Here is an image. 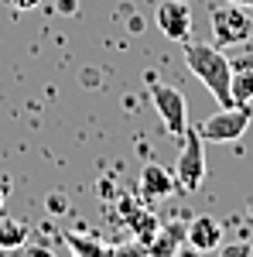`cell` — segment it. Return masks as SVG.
I'll return each mask as SVG.
<instances>
[{
    "instance_id": "1",
    "label": "cell",
    "mask_w": 253,
    "mask_h": 257,
    "mask_svg": "<svg viewBox=\"0 0 253 257\" xmlns=\"http://www.w3.org/2000/svg\"><path fill=\"white\" fill-rule=\"evenodd\" d=\"M181 52H185L188 72L219 99V106H233V93H229L233 62L226 59V52L215 48V45H202V41H188V38H185V45H181Z\"/></svg>"
},
{
    "instance_id": "2",
    "label": "cell",
    "mask_w": 253,
    "mask_h": 257,
    "mask_svg": "<svg viewBox=\"0 0 253 257\" xmlns=\"http://www.w3.org/2000/svg\"><path fill=\"white\" fill-rule=\"evenodd\" d=\"M212 35H215V45H222V48L246 45L253 38L250 7H239V4H229V0L212 7Z\"/></svg>"
},
{
    "instance_id": "3",
    "label": "cell",
    "mask_w": 253,
    "mask_h": 257,
    "mask_svg": "<svg viewBox=\"0 0 253 257\" xmlns=\"http://www.w3.org/2000/svg\"><path fill=\"white\" fill-rule=\"evenodd\" d=\"M250 103H233V106H219L209 120H202L195 131L202 141H239L250 127Z\"/></svg>"
},
{
    "instance_id": "4",
    "label": "cell",
    "mask_w": 253,
    "mask_h": 257,
    "mask_svg": "<svg viewBox=\"0 0 253 257\" xmlns=\"http://www.w3.org/2000/svg\"><path fill=\"white\" fill-rule=\"evenodd\" d=\"M175 182L181 192H198V185L205 182V151H202V138H198L195 127H188L181 134V155H178Z\"/></svg>"
},
{
    "instance_id": "5",
    "label": "cell",
    "mask_w": 253,
    "mask_h": 257,
    "mask_svg": "<svg viewBox=\"0 0 253 257\" xmlns=\"http://www.w3.org/2000/svg\"><path fill=\"white\" fill-rule=\"evenodd\" d=\"M151 103H154L161 123L168 127V134L181 138L188 131V106H185L181 89L168 86V82H151Z\"/></svg>"
},
{
    "instance_id": "6",
    "label": "cell",
    "mask_w": 253,
    "mask_h": 257,
    "mask_svg": "<svg viewBox=\"0 0 253 257\" xmlns=\"http://www.w3.org/2000/svg\"><path fill=\"white\" fill-rule=\"evenodd\" d=\"M154 21H157V31H161L164 38H171V41H185L188 31H192V11H188L185 0H164V4L157 7Z\"/></svg>"
},
{
    "instance_id": "7",
    "label": "cell",
    "mask_w": 253,
    "mask_h": 257,
    "mask_svg": "<svg viewBox=\"0 0 253 257\" xmlns=\"http://www.w3.org/2000/svg\"><path fill=\"white\" fill-rule=\"evenodd\" d=\"M188 243V219H171V223H161L157 233L144 247H147V257H175L178 247Z\"/></svg>"
},
{
    "instance_id": "8",
    "label": "cell",
    "mask_w": 253,
    "mask_h": 257,
    "mask_svg": "<svg viewBox=\"0 0 253 257\" xmlns=\"http://www.w3.org/2000/svg\"><path fill=\"white\" fill-rule=\"evenodd\" d=\"M188 243L198 254H212L215 247L222 243V226L215 216H195L188 219Z\"/></svg>"
},
{
    "instance_id": "9",
    "label": "cell",
    "mask_w": 253,
    "mask_h": 257,
    "mask_svg": "<svg viewBox=\"0 0 253 257\" xmlns=\"http://www.w3.org/2000/svg\"><path fill=\"white\" fill-rule=\"evenodd\" d=\"M175 189H178V182L168 168H161L154 161H147L140 168V192H144V199H164V196H171Z\"/></svg>"
},
{
    "instance_id": "10",
    "label": "cell",
    "mask_w": 253,
    "mask_h": 257,
    "mask_svg": "<svg viewBox=\"0 0 253 257\" xmlns=\"http://www.w3.org/2000/svg\"><path fill=\"white\" fill-rule=\"evenodd\" d=\"M229 93H233V103H250V99H253V59L233 62Z\"/></svg>"
},
{
    "instance_id": "11",
    "label": "cell",
    "mask_w": 253,
    "mask_h": 257,
    "mask_svg": "<svg viewBox=\"0 0 253 257\" xmlns=\"http://www.w3.org/2000/svg\"><path fill=\"white\" fill-rule=\"evenodd\" d=\"M123 226H127V230L134 233V240H140V243H147V240H151V237L157 233L161 219H157L154 213L147 209V206H137L134 213H130V216L123 219Z\"/></svg>"
},
{
    "instance_id": "12",
    "label": "cell",
    "mask_w": 253,
    "mask_h": 257,
    "mask_svg": "<svg viewBox=\"0 0 253 257\" xmlns=\"http://www.w3.org/2000/svg\"><path fill=\"white\" fill-rule=\"evenodd\" d=\"M65 237V247L72 250V257H106V243L96 237H89V233H79V230H65L62 233Z\"/></svg>"
},
{
    "instance_id": "13",
    "label": "cell",
    "mask_w": 253,
    "mask_h": 257,
    "mask_svg": "<svg viewBox=\"0 0 253 257\" xmlns=\"http://www.w3.org/2000/svg\"><path fill=\"white\" fill-rule=\"evenodd\" d=\"M28 226L21 223V219L7 216V213H0V250H21L24 243H28Z\"/></svg>"
},
{
    "instance_id": "14",
    "label": "cell",
    "mask_w": 253,
    "mask_h": 257,
    "mask_svg": "<svg viewBox=\"0 0 253 257\" xmlns=\"http://www.w3.org/2000/svg\"><path fill=\"white\" fill-rule=\"evenodd\" d=\"M212 257H253V243L250 240H229V243H219Z\"/></svg>"
},
{
    "instance_id": "15",
    "label": "cell",
    "mask_w": 253,
    "mask_h": 257,
    "mask_svg": "<svg viewBox=\"0 0 253 257\" xmlns=\"http://www.w3.org/2000/svg\"><path fill=\"white\" fill-rule=\"evenodd\" d=\"M106 257H147V247L140 243V240H127V243H117V247H110Z\"/></svg>"
},
{
    "instance_id": "16",
    "label": "cell",
    "mask_w": 253,
    "mask_h": 257,
    "mask_svg": "<svg viewBox=\"0 0 253 257\" xmlns=\"http://www.w3.org/2000/svg\"><path fill=\"white\" fill-rule=\"evenodd\" d=\"M18 257H55V254H52L48 247H41V243H31V247L24 243V247H21V254H18Z\"/></svg>"
},
{
    "instance_id": "17",
    "label": "cell",
    "mask_w": 253,
    "mask_h": 257,
    "mask_svg": "<svg viewBox=\"0 0 253 257\" xmlns=\"http://www.w3.org/2000/svg\"><path fill=\"white\" fill-rule=\"evenodd\" d=\"M99 196L103 199H110V196H117V185H113V178H99Z\"/></svg>"
},
{
    "instance_id": "18",
    "label": "cell",
    "mask_w": 253,
    "mask_h": 257,
    "mask_svg": "<svg viewBox=\"0 0 253 257\" xmlns=\"http://www.w3.org/2000/svg\"><path fill=\"white\" fill-rule=\"evenodd\" d=\"M11 11H31V7H38L41 0H4Z\"/></svg>"
},
{
    "instance_id": "19",
    "label": "cell",
    "mask_w": 253,
    "mask_h": 257,
    "mask_svg": "<svg viewBox=\"0 0 253 257\" xmlns=\"http://www.w3.org/2000/svg\"><path fill=\"white\" fill-rule=\"evenodd\" d=\"M48 213H55V216L65 213V199L62 196H48Z\"/></svg>"
},
{
    "instance_id": "20",
    "label": "cell",
    "mask_w": 253,
    "mask_h": 257,
    "mask_svg": "<svg viewBox=\"0 0 253 257\" xmlns=\"http://www.w3.org/2000/svg\"><path fill=\"white\" fill-rule=\"evenodd\" d=\"M175 257H198V250H195L192 243H188V247L181 243V247H178V254H175Z\"/></svg>"
},
{
    "instance_id": "21",
    "label": "cell",
    "mask_w": 253,
    "mask_h": 257,
    "mask_svg": "<svg viewBox=\"0 0 253 257\" xmlns=\"http://www.w3.org/2000/svg\"><path fill=\"white\" fill-rule=\"evenodd\" d=\"M7 192H11V182L4 178V182H0V209H4V199H7Z\"/></svg>"
},
{
    "instance_id": "22",
    "label": "cell",
    "mask_w": 253,
    "mask_h": 257,
    "mask_svg": "<svg viewBox=\"0 0 253 257\" xmlns=\"http://www.w3.org/2000/svg\"><path fill=\"white\" fill-rule=\"evenodd\" d=\"M62 11H76V0H62Z\"/></svg>"
},
{
    "instance_id": "23",
    "label": "cell",
    "mask_w": 253,
    "mask_h": 257,
    "mask_svg": "<svg viewBox=\"0 0 253 257\" xmlns=\"http://www.w3.org/2000/svg\"><path fill=\"white\" fill-rule=\"evenodd\" d=\"M229 4H239V7H250L253 11V0H229Z\"/></svg>"
}]
</instances>
